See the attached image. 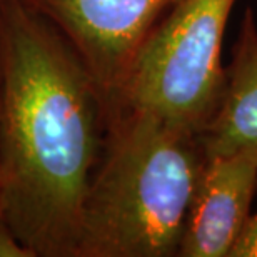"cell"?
<instances>
[{
	"mask_svg": "<svg viewBox=\"0 0 257 257\" xmlns=\"http://www.w3.org/2000/svg\"><path fill=\"white\" fill-rule=\"evenodd\" d=\"M257 191V147L207 159L189 209L179 257H230Z\"/></svg>",
	"mask_w": 257,
	"mask_h": 257,
	"instance_id": "5b68a950",
	"label": "cell"
},
{
	"mask_svg": "<svg viewBox=\"0 0 257 257\" xmlns=\"http://www.w3.org/2000/svg\"><path fill=\"white\" fill-rule=\"evenodd\" d=\"M199 136L207 159L257 147V20L250 7L240 20L232 60L225 67L220 102Z\"/></svg>",
	"mask_w": 257,
	"mask_h": 257,
	"instance_id": "8992f818",
	"label": "cell"
},
{
	"mask_svg": "<svg viewBox=\"0 0 257 257\" xmlns=\"http://www.w3.org/2000/svg\"><path fill=\"white\" fill-rule=\"evenodd\" d=\"M205 164L199 132L151 110L110 105L77 257H179Z\"/></svg>",
	"mask_w": 257,
	"mask_h": 257,
	"instance_id": "7a4b0ae2",
	"label": "cell"
},
{
	"mask_svg": "<svg viewBox=\"0 0 257 257\" xmlns=\"http://www.w3.org/2000/svg\"><path fill=\"white\" fill-rule=\"evenodd\" d=\"M57 25L89 69L107 109L139 54L182 0H30Z\"/></svg>",
	"mask_w": 257,
	"mask_h": 257,
	"instance_id": "277c9868",
	"label": "cell"
},
{
	"mask_svg": "<svg viewBox=\"0 0 257 257\" xmlns=\"http://www.w3.org/2000/svg\"><path fill=\"white\" fill-rule=\"evenodd\" d=\"M0 217L34 257H77L105 97L30 0H0Z\"/></svg>",
	"mask_w": 257,
	"mask_h": 257,
	"instance_id": "6da1fadb",
	"label": "cell"
},
{
	"mask_svg": "<svg viewBox=\"0 0 257 257\" xmlns=\"http://www.w3.org/2000/svg\"><path fill=\"white\" fill-rule=\"evenodd\" d=\"M230 257H257V212L249 217Z\"/></svg>",
	"mask_w": 257,
	"mask_h": 257,
	"instance_id": "52a82bcc",
	"label": "cell"
},
{
	"mask_svg": "<svg viewBox=\"0 0 257 257\" xmlns=\"http://www.w3.org/2000/svg\"><path fill=\"white\" fill-rule=\"evenodd\" d=\"M0 257H34L2 217H0Z\"/></svg>",
	"mask_w": 257,
	"mask_h": 257,
	"instance_id": "ba28073f",
	"label": "cell"
},
{
	"mask_svg": "<svg viewBox=\"0 0 257 257\" xmlns=\"http://www.w3.org/2000/svg\"><path fill=\"white\" fill-rule=\"evenodd\" d=\"M0 120H2V59H0Z\"/></svg>",
	"mask_w": 257,
	"mask_h": 257,
	"instance_id": "9c48e42d",
	"label": "cell"
},
{
	"mask_svg": "<svg viewBox=\"0 0 257 257\" xmlns=\"http://www.w3.org/2000/svg\"><path fill=\"white\" fill-rule=\"evenodd\" d=\"M234 4L182 0L144 45L110 105L151 110L202 132L224 92L222 42Z\"/></svg>",
	"mask_w": 257,
	"mask_h": 257,
	"instance_id": "3957f363",
	"label": "cell"
}]
</instances>
